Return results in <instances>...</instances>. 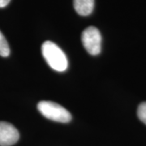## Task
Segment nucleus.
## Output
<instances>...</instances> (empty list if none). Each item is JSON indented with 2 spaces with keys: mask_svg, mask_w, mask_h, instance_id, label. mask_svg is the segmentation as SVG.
<instances>
[{
  "mask_svg": "<svg viewBox=\"0 0 146 146\" xmlns=\"http://www.w3.org/2000/svg\"><path fill=\"white\" fill-rule=\"evenodd\" d=\"M42 53L50 68L57 72H64L68 67V58L63 50L55 43L47 41L42 46Z\"/></svg>",
  "mask_w": 146,
  "mask_h": 146,
  "instance_id": "f257e3e1",
  "label": "nucleus"
},
{
  "mask_svg": "<svg viewBox=\"0 0 146 146\" xmlns=\"http://www.w3.org/2000/svg\"><path fill=\"white\" fill-rule=\"evenodd\" d=\"M37 110L46 119L58 123H68L72 120V115L61 105L50 101H41L37 104Z\"/></svg>",
  "mask_w": 146,
  "mask_h": 146,
  "instance_id": "f03ea898",
  "label": "nucleus"
},
{
  "mask_svg": "<svg viewBox=\"0 0 146 146\" xmlns=\"http://www.w3.org/2000/svg\"><path fill=\"white\" fill-rule=\"evenodd\" d=\"M81 42L87 52L91 55H98L102 49V36L99 30L94 26L85 29L81 34Z\"/></svg>",
  "mask_w": 146,
  "mask_h": 146,
  "instance_id": "7ed1b4c3",
  "label": "nucleus"
},
{
  "mask_svg": "<svg viewBox=\"0 0 146 146\" xmlns=\"http://www.w3.org/2000/svg\"><path fill=\"white\" fill-rule=\"evenodd\" d=\"M20 138L19 131L10 123L0 122V146H11Z\"/></svg>",
  "mask_w": 146,
  "mask_h": 146,
  "instance_id": "20e7f679",
  "label": "nucleus"
},
{
  "mask_svg": "<svg viewBox=\"0 0 146 146\" xmlns=\"http://www.w3.org/2000/svg\"><path fill=\"white\" fill-rule=\"evenodd\" d=\"M73 5L80 16H89L94 11V0H74Z\"/></svg>",
  "mask_w": 146,
  "mask_h": 146,
  "instance_id": "39448f33",
  "label": "nucleus"
},
{
  "mask_svg": "<svg viewBox=\"0 0 146 146\" xmlns=\"http://www.w3.org/2000/svg\"><path fill=\"white\" fill-rule=\"evenodd\" d=\"M10 54V48L8 43L6 40L5 36L0 31V56L2 57H7Z\"/></svg>",
  "mask_w": 146,
  "mask_h": 146,
  "instance_id": "423d86ee",
  "label": "nucleus"
},
{
  "mask_svg": "<svg viewBox=\"0 0 146 146\" xmlns=\"http://www.w3.org/2000/svg\"><path fill=\"white\" fill-rule=\"evenodd\" d=\"M137 115L139 119L146 124V102H144L139 105L137 110Z\"/></svg>",
  "mask_w": 146,
  "mask_h": 146,
  "instance_id": "0eeeda50",
  "label": "nucleus"
},
{
  "mask_svg": "<svg viewBox=\"0 0 146 146\" xmlns=\"http://www.w3.org/2000/svg\"><path fill=\"white\" fill-rule=\"evenodd\" d=\"M11 0H0V7H5L10 3Z\"/></svg>",
  "mask_w": 146,
  "mask_h": 146,
  "instance_id": "6e6552de",
  "label": "nucleus"
}]
</instances>
